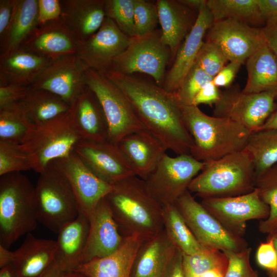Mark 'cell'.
<instances>
[{
	"mask_svg": "<svg viewBox=\"0 0 277 277\" xmlns=\"http://www.w3.org/2000/svg\"><path fill=\"white\" fill-rule=\"evenodd\" d=\"M227 264V256L223 251L204 246L193 254H183L186 277H198L213 270L225 272Z\"/></svg>",
	"mask_w": 277,
	"mask_h": 277,
	"instance_id": "f35d334b",
	"label": "cell"
},
{
	"mask_svg": "<svg viewBox=\"0 0 277 277\" xmlns=\"http://www.w3.org/2000/svg\"><path fill=\"white\" fill-rule=\"evenodd\" d=\"M206 41L216 45L229 62L243 63L265 43L261 29L231 19L214 22Z\"/></svg>",
	"mask_w": 277,
	"mask_h": 277,
	"instance_id": "2e32d148",
	"label": "cell"
},
{
	"mask_svg": "<svg viewBox=\"0 0 277 277\" xmlns=\"http://www.w3.org/2000/svg\"><path fill=\"white\" fill-rule=\"evenodd\" d=\"M35 187L22 172L0 179V245L9 248L36 228Z\"/></svg>",
	"mask_w": 277,
	"mask_h": 277,
	"instance_id": "5b68a950",
	"label": "cell"
},
{
	"mask_svg": "<svg viewBox=\"0 0 277 277\" xmlns=\"http://www.w3.org/2000/svg\"><path fill=\"white\" fill-rule=\"evenodd\" d=\"M277 91L247 93L238 88L221 92L213 116L230 119L251 132L259 130L274 111Z\"/></svg>",
	"mask_w": 277,
	"mask_h": 277,
	"instance_id": "7c38bea8",
	"label": "cell"
},
{
	"mask_svg": "<svg viewBox=\"0 0 277 277\" xmlns=\"http://www.w3.org/2000/svg\"><path fill=\"white\" fill-rule=\"evenodd\" d=\"M256 261L260 267L267 271L269 277H276L277 253L271 238L259 245L256 252Z\"/></svg>",
	"mask_w": 277,
	"mask_h": 277,
	"instance_id": "bcb514c9",
	"label": "cell"
},
{
	"mask_svg": "<svg viewBox=\"0 0 277 277\" xmlns=\"http://www.w3.org/2000/svg\"><path fill=\"white\" fill-rule=\"evenodd\" d=\"M14 251L0 245V268L4 267L13 263Z\"/></svg>",
	"mask_w": 277,
	"mask_h": 277,
	"instance_id": "9f6ffc18",
	"label": "cell"
},
{
	"mask_svg": "<svg viewBox=\"0 0 277 277\" xmlns=\"http://www.w3.org/2000/svg\"><path fill=\"white\" fill-rule=\"evenodd\" d=\"M258 3L264 22L277 21V0H258Z\"/></svg>",
	"mask_w": 277,
	"mask_h": 277,
	"instance_id": "11a10c76",
	"label": "cell"
},
{
	"mask_svg": "<svg viewBox=\"0 0 277 277\" xmlns=\"http://www.w3.org/2000/svg\"><path fill=\"white\" fill-rule=\"evenodd\" d=\"M89 220V232L81 264L112 254L125 238L105 197L101 200Z\"/></svg>",
	"mask_w": 277,
	"mask_h": 277,
	"instance_id": "d6986e66",
	"label": "cell"
},
{
	"mask_svg": "<svg viewBox=\"0 0 277 277\" xmlns=\"http://www.w3.org/2000/svg\"><path fill=\"white\" fill-rule=\"evenodd\" d=\"M21 102L34 125L52 120L67 112L70 108L57 95L31 87Z\"/></svg>",
	"mask_w": 277,
	"mask_h": 277,
	"instance_id": "d6a6232c",
	"label": "cell"
},
{
	"mask_svg": "<svg viewBox=\"0 0 277 277\" xmlns=\"http://www.w3.org/2000/svg\"><path fill=\"white\" fill-rule=\"evenodd\" d=\"M130 38L106 16L96 33L77 42L76 54L86 69L102 72L109 69L113 60L125 50Z\"/></svg>",
	"mask_w": 277,
	"mask_h": 277,
	"instance_id": "9a60e30c",
	"label": "cell"
},
{
	"mask_svg": "<svg viewBox=\"0 0 277 277\" xmlns=\"http://www.w3.org/2000/svg\"><path fill=\"white\" fill-rule=\"evenodd\" d=\"M135 36H141L156 29L159 23L156 3L134 0Z\"/></svg>",
	"mask_w": 277,
	"mask_h": 277,
	"instance_id": "7bdbcfd3",
	"label": "cell"
},
{
	"mask_svg": "<svg viewBox=\"0 0 277 277\" xmlns=\"http://www.w3.org/2000/svg\"><path fill=\"white\" fill-rule=\"evenodd\" d=\"M243 63L231 61L213 78L212 83L217 87H228L233 82Z\"/></svg>",
	"mask_w": 277,
	"mask_h": 277,
	"instance_id": "681fc988",
	"label": "cell"
},
{
	"mask_svg": "<svg viewBox=\"0 0 277 277\" xmlns=\"http://www.w3.org/2000/svg\"><path fill=\"white\" fill-rule=\"evenodd\" d=\"M171 55L170 49L162 40L161 30L155 29L131 37L127 48L113 60L108 69L128 75L145 73L159 85L164 80L166 67Z\"/></svg>",
	"mask_w": 277,
	"mask_h": 277,
	"instance_id": "9c48e42d",
	"label": "cell"
},
{
	"mask_svg": "<svg viewBox=\"0 0 277 277\" xmlns=\"http://www.w3.org/2000/svg\"><path fill=\"white\" fill-rule=\"evenodd\" d=\"M207 6L214 22L226 19L246 24H258L264 22L258 0H208Z\"/></svg>",
	"mask_w": 277,
	"mask_h": 277,
	"instance_id": "d590c367",
	"label": "cell"
},
{
	"mask_svg": "<svg viewBox=\"0 0 277 277\" xmlns=\"http://www.w3.org/2000/svg\"><path fill=\"white\" fill-rule=\"evenodd\" d=\"M142 242L137 236H125L115 252L82 264L75 270L89 277H130L133 262Z\"/></svg>",
	"mask_w": 277,
	"mask_h": 277,
	"instance_id": "f546056e",
	"label": "cell"
},
{
	"mask_svg": "<svg viewBox=\"0 0 277 277\" xmlns=\"http://www.w3.org/2000/svg\"><path fill=\"white\" fill-rule=\"evenodd\" d=\"M164 229L183 254L191 255L203 247L194 237L174 204L162 206Z\"/></svg>",
	"mask_w": 277,
	"mask_h": 277,
	"instance_id": "e575fe53",
	"label": "cell"
},
{
	"mask_svg": "<svg viewBox=\"0 0 277 277\" xmlns=\"http://www.w3.org/2000/svg\"><path fill=\"white\" fill-rule=\"evenodd\" d=\"M87 86L100 102L108 127V141L117 145L124 136L146 129L123 92L102 73L86 69Z\"/></svg>",
	"mask_w": 277,
	"mask_h": 277,
	"instance_id": "ba28073f",
	"label": "cell"
},
{
	"mask_svg": "<svg viewBox=\"0 0 277 277\" xmlns=\"http://www.w3.org/2000/svg\"><path fill=\"white\" fill-rule=\"evenodd\" d=\"M128 98L146 129L167 150L190 154L193 140L184 124L174 93L150 82L111 69L101 72Z\"/></svg>",
	"mask_w": 277,
	"mask_h": 277,
	"instance_id": "6da1fadb",
	"label": "cell"
},
{
	"mask_svg": "<svg viewBox=\"0 0 277 277\" xmlns=\"http://www.w3.org/2000/svg\"><path fill=\"white\" fill-rule=\"evenodd\" d=\"M205 165V163L197 160L190 154L172 157L165 153L145 180L146 186L162 206L174 204L188 190L192 180Z\"/></svg>",
	"mask_w": 277,
	"mask_h": 277,
	"instance_id": "30bf717a",
	"label": "cell"
},
{
	"mask_svg": "<svg viewBox=\"0 0 277 277\" xmlns=\"http://www.w3.org/2000/svg\"><path fill=\"white\" fill-rule=\"evenodd\" d=\"M255 188L269 208L268 216L260 222L259 230L268 238L277 236V164L256 177Z\"/></svg>",
	"mask_w": 277,
	"mask_h": 277,
	"instance_id": "74e56055",
	"label": "cell"
},
{
	"mask_svg": "<svg viewBox=\"0 0 277 277\" xmlns=\"http://www.w3.org/2000/svg\"><path fill=\"white\" fill-rule=\"evenodd\" d=\"M53 61L21 48L0 57V86L17 84L27 87Z\"/></svg>",
	"mask_w": 277,
	"mask_h": 277,
	"instance_id": "f1b7e54d",
	"label": "cell"
},
{
	"mask_svg": "<svg viewBox=\"0 0 277 277\" xmlns=\"http://www.w3.org/2000/svg\"><path fill=\"white\" fill-rule=\"evenodd\" d=\"M117 146L134 175L144 181L156 168L167 150L146 129L124 136Z\"/></svg>",
	"mask_w": 277,
	"mask_h": 277,
	"instance_id": "44dd1931",
	"label": "cell"
},
{
	"mask_svg": "<svg viewBox=\"0 0 277 277\" xmlns=\"http://www.w3.org/2000/svg\"><path fill=\"white\" fill-rule=\"evenodd\" d=\"M60 3L61 17L77 42L96 33L106 17L105 0H62Z\"/></svg>",
	"mask_w": 277,
	"mask_h": 277,
	"instance_id": "cb8c5ba5",
	"label": "cell"
},
{
	"mask_svg": "<svg viewBox=\"0 0 277 277\" xmlns=\"http://www.w3.org/2000/svg\"><path fill=\"white\" fill-rule=\"evenodd\" d=\"M106 16L128 36H135L134 0H105Z\"/></svg>",
	"mask_w": 277,
	"mask_h": 277,
	"instance_id": "ab89813d",
	"label": "cell"
},
{
	"mask_svg": "<svg viewBox=\"0 0 277 277\" xmlns=\"http://www.w3.org/2000/svg\"><path fill=\"white\" fill-rule=\"evenodd\" d=\"M72 126L81 140L108 141V127L102 106L87 86L70 108Z\"/></svg>",
	"mask_w": 277,
	"mask_h": 277,
	"instance_id": "603a6c76",
	"label": "cell"
},
{
	"mask_svg": "<svg viewBox=\"0 0 277 277\" xmlns=\"http://www.w3.org/2000/svg\"><path fill=\"white\" fill-rule=\"evenodd\" d=\"M39 174L35 187L38 221L57 234L80 213L72 190L52 162Z\"/></svg>",
	"mask_w": 277,
	"mask_h": 277,
	"instance_id": "8992f818",
	"label": "cell"
},
{
	"mask_svg": "<svg viewBox=\"0 0 277 277\" xmlns=\"http://www.w3.org/2000/svg\"><path fill=\"white\" fill-rule=\"evenodd\" d=\"M251 249L246 248L240 251L225 250L228 264L223 277H258L250 263Z\"/></svg>",
	"mask_w": 277,
	"mask_h": 277,
	"instance_id": "f6af8a7d",
	"label": "cell"
},
{
	"mask_svg": "<svg viewBox=\"0 0 277 277\" xmlns=\"http://www.w3.org/2000/svg\"><path fill=\"white\" fill-rule=\"evenodd\" d=\"M29 87L17 84L0 86V108L21 102L26 96Z\"/></svg>",
	"mask_w": 277,
	"mask_h": 277,
	"instance_id": "7dc6e473",
	"label": "cell"
},
{
	"mask_svg": "<svg viewBox=\"0 0 277 277\" xmlns=\"http://www.w3.org/2000/svg\"><path fill=\"white\" fill-rule=\"evenodd\" d=\"M15 0H0V36L7 28L12 16Z\"/></svg>",
	"mask_w": 277,
	"mask_h": 277,
	"instance_id": "f5cc1de1",
	"label": "cell"
},
{
	"mask_svg": "<svg viewBox=\"0 0 277 277\" xmlns=\"http://www.w3.org/2000/svg\"><path fill=\"white\" fill-rule=\"evenodd\" d=\"M244 149L252 159L257 177L277 164V128L251 132Z\"/></svg>",
	"mask_w": 277,
	"mask_h": 277,
	"instance_id": "836d02e7",
	"label": "cell"
},
{
	"mask_svg": "<svg viewBox=\"0 0 277 277\" xmlns=\"http://www.w3.org/2000/svg\"><path fill=\"white\" fill-rule=\"evenodd\" d=\"M190 231L201 245L222 251H240L246 242L225 227L187 190L174 203Z\"/></svg>",
	"mask_w": 277,
	"mask_h": 277,
	"instance_id": "8fae6325",
	"label": "cell"
},
{
	"mask_svg": "<svg viewBox=\"0 0 277 277\" xmlns=\"http://www.w3.org/2000/svg\"><path fill=\"white\" fill-rule=\"evenodd\" d=\"M221 92L212 81L205 84L195 96L193 105L200 104L212 105L216 104L220 98Z\"/></svg>",
	"mask_w": 277,
	"mask_h": 277,
	"instance_id": "f907efd6",
	"label": "cell"
},
{
	"mask_svg": "<svg viewBox=\"0 0 277 277\" xmlns=\"http://www.w3.org/2000/svg\"><path fill=\"white\" fill-rule=\"evenodd\" d=\"M0 277H18L12 263L1 268Z\"/></svg>",
	"mask_w": 277,
	"mask_h": 277,
	"instance_id": "94428289",
	"label": "cell"
},
{
	"mask_svg": "<svg viewBox=\"0 0 277 277\" xmlns=\"http://www.w3.org/2000/svg\"><path fill=\"white\" fill-rule=\"evenodd\" d=\"M163 277H186L183 265V253L179 249L168 265Z\"/></svg>",
	"mask_w": 277,
	"mask_h": 277,
	"instance_id": "816d5d0a",
	"label": "cell"
},
{
	"mask_svg": "<svg viewBox=\"0 0 277 277\" xmlns=\"http://www.w3.org/2000/svg\"><path fill=\"white\" fill-rule=\"evenodd\" d=\"M185 127L193 140L190 154L206 163L245 149L250 131L224 117L208 115L197 106L182 107Z\"/></svg>",
	"mask_w": 277,
	"mask_h": 277,
	"instance_id": "3957f363",
	"label": "cell"
},
{
	"mask_svg": "<svg viewBox=\"0 0 277 277\" xmlns=\"http://www.w3.org/2000/svg\"><path fill=\"white\" fill-rule=\"evenodd\" d=\"M81 140L72 126L69 109L52 120L34 125L19 146L28 154L32 170L40 173L54 160L69 156Z\"/></svg>",
	"mask_w": 277,
	"mask_h": 277,
	"instance_id": "52a82bcc",
	"label": "cell"
},
{
	"mask_svg": "<svg viewBox=\"0 0 277 277\" xmlns=\"http://www.w3.org/2000/svg\"><path fill=\"white\" fill-rule=\"evenodd\" d=\"M86 86V68L74 54L53 61L30 87L50 91L71 106Z\"/></svg>",
	"mask_w": 277,
	"mask_h": 277,
	"instance_id": "e0dca14e",
	"label": "cell"
},
{
	"mask_svg": "<svg viewBox=\"0 0 277 277\" xmlns=\"http://www.w3.org/2000/svg\"><path fill=\"white\" fill-rule=\"evenodd\" d=\"M212 80L194 63L179 88L174 92L181 106L193 105L194 99L200 90Z\"/></svg>",
	"mask_w": 277,
	"mask_h": 277,
	"instance_id": "60d3db41",
	"label": "cell"
},
{
	"mask_svg": "<svg viewBox=\"0 0 277 277\" xmlns=\"http://www.w3.org/2000/svg\"><path fill=\"white\" fill-rule=\"evenodd\" d=\"M247 93L277 91V57L266 43L246 60Z\"/></svg>",
	"mask_w": 277,
	"mask_h": 277,
	"instance_id": "1f68e13d",
	"label": "cell"
},
{
	"mask_svg": "<svg viewBox=\"0 0 277 277\" xmlns=\"http://www.w3.org/2000/svg\"><path fill=\"white\" fill-rule=\"evenodd\" d=\"M213 22L206 3L199 11L194 24L176 53L174 62L163 81L162 87L165 90L174 93L179 88L194 64L205 34Z\"/></svg>",
	"mask_w": 277,
	"mask_h": 277,
	"instance_id": "ffe728a7",
	"label": "cell"
},
{
	"mask_svg": "<svg viewBox=\"0 0 277 277\" xmlns=\"http://www.w3.org/2000/svg\"><path fill=\"white\" fill-rule=\"evenodd\" d=\"M90 228L89 219L81 213L58 232L54 261L63 272L75 270L81 264Z\"/></svg>",
	"mask_w": 277,
	"mask_h": 277,
	"instance_id": "4316f807",
	"label": "cell"
},
{
	"mask_svg": "<svg viewBox=\"0 0 277 277\" xmlns=\"http://www.w3.org/2000/svg\"><path fill=\"white\" fill-rule=\"evenodd\" d=\"M156 4L162 40L170 49L171 55H175L197 17L194 16L193 10L180 1L157 0Z\"/></svg>",
	"mask_w": 277,
	"mask_h": 277,
	"instance_id": "484cf974",
	"label": "cell"
},
{
	"mask_svg": "<svg viewBox=\"0 0 277 277\" xmlns=\"http://www.w3.org/2000/svg\"><path fill=\"white\" fill-rule=\"evenodd\" d=\"M124 236L145 241L164 229L162 206L148 190L145 181L132 175L113 185L105 197Z\"/></svg>",
	"mask_w": 277,
	"mask_h": 277,
	"instance_id": "7a4b0ae2",
	"label": "cell"
},
{
	"mask_svg": "<svg viewBox=\"0 0 277 277\" xmlns=\"http://www.w3.org/2000/svg\"><path fill=\"white\" fill-rule=\"evenodd\" d=\"M266 24L261 31L266 44L277 57V21Z\"/></svg>",
	"mask_w": 277,
	"mask_h": 277,
	"instance_id": "db71d44e",
	"label": "cell"
},
{
	"mask_svg": "<svg viewBox=\"0 0 277 277\" xmlns=\"http://www.w3.org/2000/svg\"><path fill=\"white\" fill-rule=\"evenodd\" d=\"M62 8L59 0H38V25L59 18Z\"/></svg>",
	"mask_w": 277,
	"mask_h": 277,
	"instance_id": "c3c4849f",
	"label": "cell"
},
{
	"mask_svg": "<svg viewBox=\"0 0 277 277\" xmlns=\"http://www.w3.org/2000/svg\"><path fill=\"white\" fill-rule=\"evenodd\" d=\"M56 241L26 234L21 246L14 251L13 265L18 277H38L54 262Z\"/></svg>",
	"mask_w": 277,
	"mask_h": 277,
	"instance_id": "83f0119b",
	"label": "cell"
},
{
	"mask_svg": "<svg viewBox=\"0 0 277 277\" xmlns=\"http://www.w3.org/2000/svg\"><path fill=\"white\" fill-rule=\"evenodd\" d=\"M31 169L30 158L19 145L0 141V176Z\"/></svg>",
	"mask_w": 277,
	"mask_h": 277,
	"instance_id": "b9f144b4",
	"label": "cell"
},
{
	"mask_svg": "<svg viewBox=\"0 0 277 277\" xmlns=\"http://www.w3.org/2000/svg\"><path fill=\"white\" fill-rule=\"evenodd\" d=\"M256 179L252 159L244 149L205 163L188 190L203 199L236 196L253 191Z\"/></svg>",
	"mask_w": 277,
	"mask_h": 277,
	"instance_id": "277c9868",
	"label": "cell"
},
{
	"mask_svg": "<svg viewBox=\"0 0 277 277\" xmlns=\"http://www.w3.org/2000/svg\"><path fill=\"white\" fill-rule=\"evenodd\" d=\"M18 48L54 61L76 54L77 41L60 16L38 25Z\"/></svg>",
	"mask_w": 277,
	"mask_h": 277,
	"instance_id": "7402d4cb",
	"label": "cell"
},
{
	"mask_svg": "<svg viewBox=\"0 0 277 277\" xmlns=\"http://www.w3.org/2000/svg\"><path fill=\"white\" fill-rule=\"evenodd\" d=\"M180 1L192 10H197L198 12L207 3V1L205 0H181Z\"/></svg>",
	"mask_w": 277,
	"mask_h": 277,
	"instance_id": "680465c9",
	"label": "cell"
},
{
	"mask_svg": "<svg viewBox=\"0 0 277 277\" xmlns=\"http://www.w3.org/2000/svg\"><path fill=\"white\" fill-rule=\"evenodd\" d=\"M271 128H277V110L271 114L259 130Z\"/></svg>",
	"mask_w": 277,
	"mask_h": 277,
	"instance_id": "91938a15",
	"label": "cell"
},
{
	"mask_svg": "<svg viewBox=\"0 0 277 277\" xmlns=\"http://www.w3.org/2000/svg\"><path fill=\"white\" fill-rule=\"evenodd\" d=\"M73 151L94 174L112 186L134 175L117 145L108 141L81 140Z\"/></svg>",
	"mask_w": 277,
	"mask_h": 277,
	"instance_id": "ac0fdd59",
	"label": "cell"
},
{
	"mask_svg": "<svg viewBox=\"0 0 277 277\" xmlns=\"http://www.w3.org/2000/svg\"><path fill=\"white\" fill-rule=\"evenodd\" d=\"M65 176L74 195L80 213L88 219L113 186L94 174L73 151L65 157L52 162Z\"/></svg>",
	"mask_w": 277,
	"mask_h": 277,
	"instance_id": "5bb4252c",
	"label": "cell"
},
{
	"mask_svg": "<svg viewBox=\"0 0 277 277\" xmlns=\"http://www.w3.org/2000/svg\"><path fill=\"white\" fill-rule=\"evenodd\" d=\"M228 61L216 45L206 41L203 42L194 63L207 74L213 78Z\"/></svg>",
	"mask_w": 277,
	"mask_h": 277,
	"instance_id": "ee69618b",
	"label": "cell"
},
{
	"mask_svg": "<svg viewBox=\"0 0 277 277\" xmlns=\"http://www.w3.org/2000/svg\"><path fill=\"white\" fill-rule=\"evenodd\" d=\"M269 238H271L272 239L273 244H274V247L275 248V250H276V253H277V236H274L269 237ZM276 277H277V276H276Z\"/></svg>",
	"mask_w": 277,
	"mask_h": 277,
	"instance_id": "be15d7a7",
	"label": "cell"
},
{
	"mask_svg": "<svg viewBox=\"0 0 277 277\" xmlns=\"http://www.w3.org/2000/svg\"><path fill=\"white\" fill-rule=\"evenodd\" d=\"M63 272L60 266L54 261L49 268L38 277H61Z\"/></svg>",
	"mask_w": 277,
	"mask_h": 277,
	"instance_id": "6f0895ef",
	"label": "cell"
},
{
	"mask_svg": "<svg viewBox=\"0 0 277 277\" xmlns=\"http://www.w3.org/2000/svg\"><path fill=\"white\" fill-rule=\"evenodd\" d=\"M201 204L225 227L242 238L246 223L251 220H265L269 208L255 189L244 194L203 199Z\"/></svg>",
	"mask_w": 277,
	"mask_h": 277,
	"instance_id": "4fadbf2b",
	"label": "cell"
},
{
	"mask_svg": "<svg viewBox=\"0 0 277 277\" xmlns=\"http://www.w3.org/2000/svg\"><path fill=\"white\" fill-rule=\"evenodd\" d=\"M176 250L164 229L143 241L133 260L130 277H163Z\"/></svg>",
	"mask_w": 277,
	"mask_h": 277,
	"instance_id": "d4e9b609",
	"label": "cell"
},
{
	"mask_svg": "<svg viewBox=\"0 0 277 277\" xmlns=\"http://www.w3.org/2000/svg\"><path fill=\"white\" fill-rule=\"evenodd\" d=\"M21 102L0 108V141L20 145L34 128Z\"/></svg>",
	"mask_w": 277,
	"mask_h": 277,
	"instance_id": "8d00e7d4",
	"label": "cell"
},
{
	"mask_svg": "<svg viewBox=\"0 0 277 277\" xmlns=\"http://www.w3.org/2000/svg\"><path fill=\"white\" fill-rule=\"evenodd\" d=\"M61 277H89L85 274L77 270L63 272Z\"/></svg>",
	"mask_w": 277,
	"mask_h": 277,
	"instance_id": "6125c7cd",
	"label": "cell"
},
{
	"mask_svg": "<svg viewBox=\"0 0 277 277\" xmlns=\"http://www.w3.org/2000/svg\"><path fill=\"white\" fill-rule=\"evenodd\" d=\"M38 25V0H15L11 21L0 36V57L17 50Z\"/></svg>",
	"mask_w": 277,
	"mask_h": 277,
	"instance_id": "4dcf8cb0",
	"label": "cell"
}]
</instances>
